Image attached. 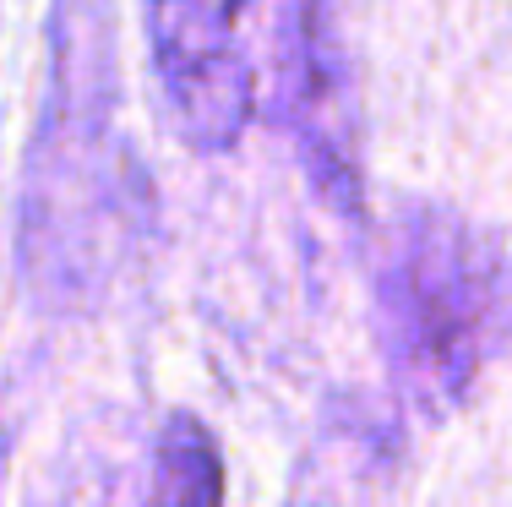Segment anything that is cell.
Listing matches in <instances>:
<instances>
[{
    "instance_id": "obj_2",
    "label": "cell",
    "mask_w": 512,
    "mask_h": 507,
    "mask_svg": "<svg viewBox=\"0 0 512 507\" xmlns=\"http://www.w3.org/2000/svg\"><path fill=\"white\" fill-rule=\"evenodd\" d=\"M382 306L398 371L425 398H458L507 328L512 279L485 235L420 208L393 235Z\"/></svg>"
},
{
    "instance_id": "obj_1",
    "label": "cell",
    "mask_w": 512,
    "mask_h": 507,
    "mask_svg": "<svg viewBox=\"0 0 512 507\" xmlns=\"http://www.w3.org/2000/svg\"><path fill=\"white\" fill-rule=\"evenodd\" d=\"M109 55H115V44H109L104 6L66 0L55 17L50 88H44V115L28 159V197H22L28 279L66 306H77L109 279L120 257V235H131V159L115 142Z\"/></svg>"
},
{
    "instance_id": "obj_3",
    "label": "cell",
    "mask_w": 512,
    "mask_h": 507,
    "mask_svg": "<svg viewBox=\"0 0 512 507\" xmlns=\"http://www.w3.org/2000/svg\"><path fill=\"white\" fill-rule=\"evenodd\" d=\"M148 50L169 115L197 153H224L251 120V6L256 0H142Z\"/></svg>"
},
{
    "instance_id": "obj_4",
    "label": "cell",
    "mask_w": 512,
    "mask_h": 507,
    "mask_svg": "<svg viewBox=\"0 0 512 507\" xmlns=\"http://www.w3.org/2000/svg\"><path fill=\"white\" fill-rule=\"evenodd\" d=\"M224 502V475H218V448L191 415H175L158 437L153 453V486L142 507H218Z\"/></svg>"
}]
</instances>
